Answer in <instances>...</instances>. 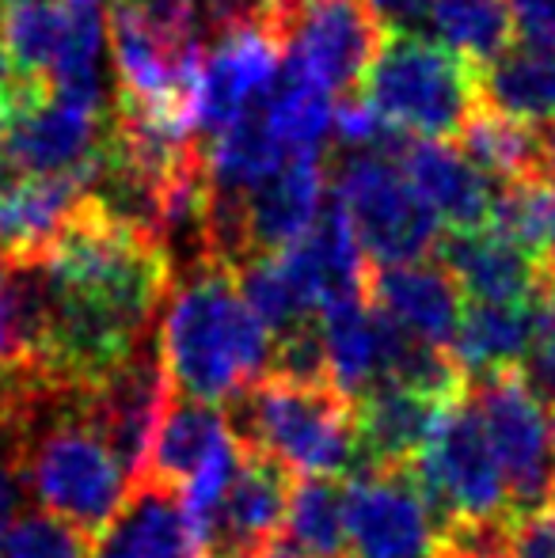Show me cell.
<instances>
[{
  "mask_svg": "<svg viewBox=\"0 0 555 558\" xmlns=\"http://www.w3.org/2000/svg\"><path fill=\"white\" fill-rule=\"evenodd\" d=\"M275 338L248 308L237 270L217 258H198L176 278L160 319L164 376L171 391L198 403H237L270 373Z\"/></svg>",
  "mask_w": 555,
  "mask_h": 558,
  "instance_id": "6da1fadb",
  "label": "cell"
},
{
  "mask_svg": "<svg viewBox=\"0 0 555 558\" xmlns=\"http://www.w3.org/2000/svg\"><path fill=\"white\" fill-rule=\"evenodd\" d=\"M20 478L43 513L84 532L92 544L114 524L134 486L92 429L81 388H61L43 376H35L23 418Z\"/></svg>",
  "mask_w": 555,
  "mask_h": 558,
  "instance_id": "7a4b0ae2",
  "label": "cell"
},
{
  "mask_svg": "<svg viewBox=\"0 0 555 558\" xmlns=\"http://www.w3.org/2000/svg\"><path fill=\"white\" fill-rule=\"evenodd\" d=\"M229 429L255 452L275 456L301 478H358L365 475L358 445L354 403L335 388L260 380L229 403Z\"/></svg>",
  "mask_w": 555,
  "mask_h": 558,
  "instance_id": "3957f363",
  "label": "cell"
},
{
  "mask_svg": "<svg viewBox=\"0 0 555 558\" xmlns=\"http://www.w3.org/2000/svg\"><path fill=\"white\" fill-rule=\"evenodd\" d=\"M362 92L388 125L422 141L460 137L480 114V69L426 35H385Z\"/></svg>",
  "mask_w": 555,
  "mask_h": 558,
  "instance_id": "277c9868",
  "label": "cell"
},
{
  "mask_svg": "<svg viewBox=\"0 0 555 558\" xmlns=\"http://www.w3.org/2000/svg\"><path fill=\"white\" fill-rule=\"evenodd\" d=\"M335 206L354 228L358 247L373 270L422 263L430 251L442 247V221L393 156L350 153L335 175Z\"/></svg>",
  "mask_w": 555,
  "mask_h": 558,
  "instance_id": "5b68a950",
  "label": "cell"
},
{
  "mask_svg": "<svg viewBox=\"0 0 555 558\" xmlns=\"http://www.w3.org/2000/svg\"><path fill=\"white\" fill-rule=\"evenodd\" d=\"M437 532L457 521H503L510 517L503 471L491 452L480 411L460 399L442 414L430 445L411 468Z\"/></svg>",
  "mask_w": 555,
  "mask_h": 558,
  "instance_id": "8992f818",
  "label": "cell"
},
{
  "mask_svg": "<svg viewBox=\"0 0 555 558\" xmlns=\"http://www.w3.org/2000/svg\"><path fill=\"white\" fill-rule=\"evenodd\" d=\"M472 407L487 429L514 513L548 506L555 486V414L526 388L518 368L472 380Z\"/></svg>",
  "mask_w": 555,
  "mask_h": 558,
  "instance_id": "52a82bcc",
  "label": "cell"
},
{
  "mask_svg": "<svg viewBox=\"0 0 555 558\" xmlns=\"http://www.w3.org/2000/svg\"><path fill=\"white\" fill-rule=\"evenodd\" d=\"M114 114H92L65 104L46 81H35L0 114V156L20 179L76 175L104 160Z\"/></svg>",
  "mask_w": 555,
  "mask_h": 558,
  "instance_id": "ba28073f",
  "label": "cell"
},
{
  "mask_svg": "<svg viewBox=\"0 0 555 558\" xmlns=\"http://www.w3.org/2000/svg\"><path fill=\"white\" fill-rule=\"evenodd\" d=\"M388 31L370 0H297L286 27V58L304 65L327 92H354L365 84Z\"/></svg>",
  "mask_w": 555,
  "mask_h": 558,
  "instance_id": "9c48e42d",
  "label": "cell"
},
{
  "mask_svg": "<svg viewBox=\"0 0 555 558\" xmlns=\"http://www.w3.org/2000/svg\"><path fill=\"white\" fill-rule=\"evenodd\" d=\"M171 396L176 391L164 376L160 353H153L148 345H141L134 357L122 361L114 373H107L99 384L81 391L92 429L111 448V456L130 475V483L145 475L148 448H153L156 426H160V414L171 403Z\"/></svg>",
  "mask_w": 555,
  "mask_h": 558,
  "instance_id": "30bf717a",
  "label": "cell"
},
{
  "mask_svg": "<svg viewBox=\"0 0 555 558\" xmlns=\"http://www.w3.org/2000/svg\"><path fill=\"white\" fill-rule=\"evenodd\" d=\"M281 50L286 43L263 27H244L217 38L214 50L202 58L198 81H194V133L221 137L225 130L260 111L270 84L278 81Z\"/></svg>",
  "mask_w": 555,
  "mask_h": 558,
  "instance_id": "8fae6325",
  "label": "cell"
},
{
  "mask_svg": "<svg viewBox=\"0 0 555 558\" xmlns=\"http://www.w3.org/2000/svg\"><path fill=\"white\" fill-rule=\"evenodd\" d=\"M350 547L362 558H430L437 524L411 468L365 471L347 483Z\"/></svg>",
  "mask_w": 555,
  "mask_h": 558,
  "instance_id": "7c38bea8",
  "label": "cell"
},
{
  "mask_svg": "<svg viewBox=\"0 0 555 558\" xmlns=\"http://www.w3.org/2000/svg\"><path fill=\"white\" fill-rule=\"evenodd\" d=\"M293 486V471L281 468L275 456L244 448L237 478L202 539V558H255L267 551L278 529H286Z\"/></svg>",
  "mask_w": 555,
  "mask_h": 558,
  "instance_id": "4fadbf2b",
  "label": "cell"
},
{
  "mask_svg": "<svg viewBox=\"0 0 555 558\" xmlns=\"http://www.w3.org/2000/svg\"><path fill=\"white\" fill-rule=\"evenodd\" d=\"M370 304L408 338H419L437 350H449L453 335L464 316L460 286L445 266L437 263H408L370 270L365 278Z\"/></svg>",
  "mask_w": 555,
  "mask_h": 558,
  "instance_id": "5bb4252c",
  "label": "cell"
},
{
  "mask_svg": "<svg viewBox=\"0 0 555 558\" xmlns=\"http://www.w3.org/2000/svg\"><path fill=\"white\" fill-rule=\"evenodd\" d=\"M400 168L419 198L434 209L453 232H480L495 214V198L503 186L464 156L453 141H411L400 156Z\"/></svg>",
  "mask_w": 555,
  "mask_h": 558,
  "instance_id": "9a60e30c",
  "label": "cell"
},
{
  "mask_svg": "<svg viewBox=\"0 0 555 558\" xmlns=\"http://www.w3.org/2000/svg\"><path fill=\"white\" fill-rule=\"evenodd\" d=\"M442 266L457 278L460 293L472 304H536L548 286V270L536 255L503 240L491 228L480 232H449L437 247Z\"/></svg>",
  "mask_w": 555,
  "mask_h": 558,
  "instance_id": "2e32d148",
  "label": "cell"
},
{
  "mask_svg": "<svg viewBox=\"0 0 555 558\" xmlns=\"http://www.w3.org/2000/svg\"><path fill=\"white\" fill-rule=\"evenodd\" d=\"M96 171L99 168L76 171V175L15 179L0 194V251L20 266L50 255V247L73 221L81 202L92 194Z\"/></svg>",
  "mask_w": 555,
  "mask_h": 558,
  "instance_id": "e0dca14e",
  "label": "cell"
},
{
  "mask_svg": "<svg viewBox=\"0 0 555 558\" xmlns=\"http://www.w3.org/2000/svg\"><path fill=\"white\" fill-rule=\"evenodd\" d=\"M445 411H449L445 403L422 399L403 388H388V384L365 391L354 403V426L365 471L415 468V460L422 456V448L430 445Z\"/></svg>",
  "mask_w": 555,
  "mask_h": 558,
  "instance_id": "ac0fdd59",
  "label": "cell"
},
{
  "mask_svg": "<svg viewBox=\"0 0 555 558\" xmlns=\"http://www.w3.org/2000/svg\"><path fill=\"white\" fill-rule=\"evenodd\" d=\"M319 335H324L327 376L342 399L358 403L365 391L381 384L385 368V335L388 324L370 296H347L319 312Z\"/></svg>",
  "mask_w": 555,
  "mask_h": 558,
  "instance_id": "d6986e66",
  "label": "cell"
},
{
  "mask_svg": "<svg viewBox=\"0 0 555 558\" xmlns=\"http://www.w3.org/2000/svg\"><path fill=\"white\" fill-rule=\"evenodd\" d=\"M99 547L119 558H202L198 539L183 513V498L171 486L137 478L130 498L111 529L99 536Z\"/></svg>",
  "mask_w": 555,
  "mask_h": 558,
  "instance_id": "ffe728a7",
  "label": "cell"
},
{
  "mask_svg": "<svg viewBox=\"0 0 555 558\" xmlns=\"http://www.w3.org/2000/svg\"><path fill=\"white\" fill-rule=\"evenodd\" d=\"M480 111L533 130H555V53L521 43L480 65Z\"/></svg>",
  "mask_w": 555,
  "mask_h": 558,
  "instance_id": "44dd1931",
  "label": "cell"
},
{
  "mask_svg": "<svg viewBox=\"0 0 555 558\" xmlns=\"http://www.w3.org/2000/svg\"><path fill=\"white\" fill-rule=\"evenodd\" d=\"M232 437L229 418L221 414V407L198 403V399L171 396V403L164 407L160 426H156L153 448H148L145 475L148 483L160 486H186L206 460Z\"/></svg>",
  "mask_w": 555,
  "mask_h": 558,
  "instance_id": "7402d4cb",
  "label": "cell"
},
{
  "mask_svg": "<svg viewBox=\"0 0 555 558\" xmlns=\"http://www.w3.org/2000/svg\"><path fill=\"white\" fill-rule=\"evenodd\" d=\"M533 342V304H468L453 335V361L464 380L514 373Z\"/></svg>",
  "mask_w": 555,
  "mask_h": 558,
  "instance_id": "603a6c76",
  "label": "cell"
},
{
  "mask_svg": "<svg viewBox=\"0 0 555 558\" xmlns=\"http://www.w3.org/2000/svg\"><path fill=\"white\" fill-rule=\"evenodd\" d=\"M260 114L289 156H319L327 133L335 130V96L304 65H297L293 58H281L278 81L270 84Z\"/></svg>",
  "mask_w": 555,
  "mask_h": 558,
  "instance_id": "cb8c5ba5",
  "label": "cell"
},
{
  "mask_svg": "<svg viewBox=\"0 0 555 558\" xmlns=\"http://www.w3.org/2000/svg\"><path fill=\"white\" fill-rule=\"evenodd\" d=\"M107 23L99 8H73L69 4V27L61 38V50L50 65V92L65 104L92 114H107Z\"/></svg>",
  "mask_w": 555,
  "mask_h": 558,
  "instance_id": "d4e9b609",
  "label": "cell"
},
{
  "mask_svg": "<svg viewBox=\"0 0 555 558\" xmlns=\"http://www.w3.org/2000/svg\"><path fill=\"white\" fill-rule=\"evenodd\" d=\"M286 160V145L267 130L263 114L255 111L232 130H225L221 137H214V145L206 148V175L217 198H248Z\"/></svg>",
  "mask_w": 555,
  "mask_h": 558,
  "instance_id": "484cf974",
  "label": "cell"
},
{
  "mask_svg": "<svg viewBox=\"0 0 555 558\" xmlns=\"http://www.w3.org/2000/svg\"><path fill=\"white\" fill-rule=\"evenodd\" d=\"M286 544L304 558H350L347 486L339 478H297L286 513Z\"/></svg>",
  "mask_w": 555,
  "mask_h": 558,
  "instance_id": "4316f807",
  "label": "cell"
},
{
  "mask_svg": "<svg viewBox=\"0 0 555 558\" xmlns=\"http://www.w3.org/2000/svg\"><path fill=\"white\" fill-rule=\"evenodd\" d=\"M430 27L437 31L442 46L460 53L472 65H487L510 46L514 20L506 0H434Z\"/></svg>",
  "mask_w": 555,
  "mask_h": 558,
  "instance_id": "83f0119b",
  "label": "cell"
},
{
  "mask_svg": "<svg viewBox=\"0 0 555 558\" xmlns=\"http://www.w3.org/2000/svg\"><path fill=\"white\" fill-rule=\"evenodd\" d=\"M69 27L65 0H23L0 15V38L23 81H46Z\"/></svg>",
  "mask_w": 555,
  "mask_h": 558,
  "instance_id": "f1b7e54d",
  "label": "cell"
},
{
  "mask_svg": "<svg viewBox=\"0 0 555 558\" xmlns=\"http://www.w3.org/2000/svg\"><path fill=\"white\" fill-rule=\"evenodd\" d=\"M4 558H92V539L50 513H23L8 529Z\"/></svg>",
  "mask_w": 555,
  "mask_h": 558,
  "instance_id": "f546056e",
  "label": "cell"
},
{
  "mask_svg": "<svg viewBox=\"0 0 555 558\" xmlns=\"http://www.w3.org/2000/svg\"><path fill=\"white\" fill-rule=\"evenodd\" d=\"M526 388L555 414V281L541 289L533 304V342L518 365Z\"/></svg>",
  "mask_w": 555,
  "mask_h": 558,
  "instance_id": "4dcf8cb0",
  "label": "cell"
},
{
  "mask_svg": "<svg viewBox=\"0 0 555 558\" xmlns=\"http://www.w3.org/2000/svg\"><path fill=\"white\" fill-rule=\"evenodd\" d=\"M297 0H202L206 31L217 38L244 27H263L286 43V27L293 20Z\"/></svg>",
  "mask_w": 555,
  "mask_h": 558,
  "instance_id": "1f68e13d",
  "label": "cell"
},
{
  "mask_svg": "<svg viewBox=\"0 0 555 558\" xmlns=\"http://www.w3.org/2000/svg\"><path fill=\"white\" fill-rule=\"evenodd\" d=\"M23 368H27V357H23L20 316H15V263L0 251V380Z\"/></svg>",
  "mask_w": 555,
  "mask_h": 558,
  "instance_id": "d6a6232c",
  "label": "cell"
},
{
  "mask_svg": "<svg viewBox=\"0 0 555 558\" xmlns=\"http://www.w3.org/2000/svg\"><path fill=\"white\" fill-rule=\"evenodd\" d=\"M510 558H555V506L510 517Z\"/></svg>",
  "mask_w": 555,
  "mask_h": 558,
  "instance_id": "836d02e7",
  "label": "cell"
},
{
  "mask_svg": "<svg viewBox=\"0 0 555 558\" xmlns=\"http://www.w3.org/2000/svg\"><path fill=\"white\" fill-rule=\"evenodd\" d=\"M514 31L526 46H541L555 53V0H506Z\"/></svg>",
  "mask_w": 555,
  "mask_h": 558,
  "instance_id": "e575fe53",
  "label": "cell"
},
{
  "mask_svg": "<svg viewBox=\"0 0 555 558\" xmlns=\"http://www.w3.org/2000/svg\"><path fill=\"white\" fill-rule=\"evenodd\" d=\"M430 4L434 0H370L373 15L388 35H415L419 23L430 20Z\"/></svg>",
  "mask_w": 555,
  "mask_h": 558,
  "instance_id": "d590c367",
  "label": "cell"
},
{
  "mask_svg": "<svg viewBox=\"0 0 555 558\" xmlns=\"http://www.w3.org/2000/svg\"><path fill=\"white\" fill-rule=\"evenodd\" d=\"M15 478H20V460L15 452H0V558H4V539L15 521Z\"/></svg>",
  "mask_w": 555,
  "mask_h": 558,
  "instance_id": "8d00e7d4",
  "label": "cell"
},
{
  "mask_svg": "<svg viewBox=\"0 0 555 558\" xmlns=\"http://www.w3.org/2000/svg\"><path fill=\"white\" fill-rule=\"evenodd\" d=\"M27 84H35V81H23V76L15 73L12 58H8V50H4V38H0V114L15 104V96H20Z\"/></svg>",
  "mask_w": 555,
  "mask_h": 558,
  "instance_id": "74e56055",
  "label": "cell"
},
{
  "mask_svg": "<svg viewBox=\"0 0 555 558\" xmlns=\"http://www.w3.org/2000/svg\"><path fill=\"white\" fill-rule=\"evenodd\" d=\"M544 270H548V281H555V183H552V228H548V243H544Z\"/></svg>",
  "mask_w": 555,
  "mask_h": 558,
  "instance_id": "f35d334b",
  "label": "cell"
},
{
  "mask_svg": "<svg viewBox=\"0 0 555 558\" xmlns=\"http://www.w3.org/2000/svg\"><path fill=\"white\" fill-rule=\"evenodd\" d=\"M255 558H304V555H301V551H293L289 544H278V539H275V544H270L267 551H260Z\"/></svg>",
  "mask_w": 555,
  "mask_h": 558,
  "instance_id": "ab89813d",
  "label": "cell"
},
{
  "mask_svg": "<svg viewBox=\"0 0 555 558\" xmlns=\"http://www.w3.org/2000/svg\"><path fill=\"white\" fill-rule=\"evenodd\" d=\"M12 183H15L12 168H8V163H4V156H0V194H4V191H8V186H12Z\"/></svg>",
  "mask_w": 555,
  "mask_h": 558,
  "instance_id": "60d3db41",
  "label": "cell"
},
{
  "mask_svg": "<svg viewBox=\"0 0 555 558\" xmlns=\"http://www.w3.org/2000/svg\"><path fill=\"white\" fill-rule=\"evenodd\" d=\"M65 4H73V8H96L99 0H65Z\"/></svg>",
  "mask_w": 555,
  "mask_h": 558,
  "instance_id": "b9f144b4",
  "label": "cell"
},
{
  "mask_svg": "<svg viewBox=\"0 0 555 558\" xmlns=\"http://www.w3.org/2000/svg\"><path fill=\"white\" fill-rule=\"evenodd\" d=\"M15 4H23V0H0V15H4L8 8H15Z\"/></svg>",
  "mask_w": 555,
  "mask_h": 558,
  "instance_id": "7bdbcfd3",
  "label": "cell"
},
{
  "mask_svg": "<svg viewBox=\"0 0 555 558\" xmlns=\"http://www.w3.org/2000/svg\"><path fill=\"white\" fill-rule=\"evenodd\" d=\"M552 498H555V486H552Z\"/></svg>",
  "mask_w": 555,
  "mask_h": 558,
  "instance_id": "ee69618b",
  "label": "cell"
}]
</instances>
